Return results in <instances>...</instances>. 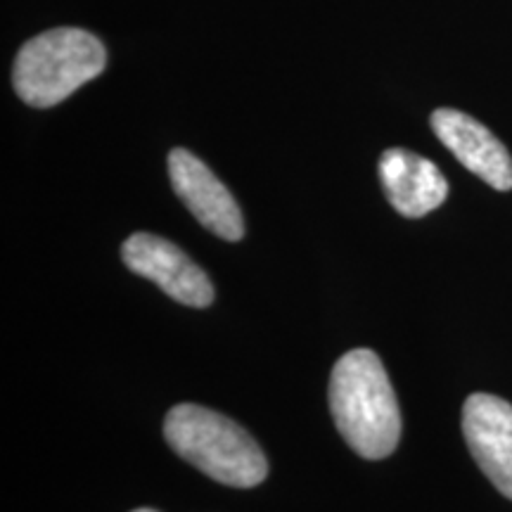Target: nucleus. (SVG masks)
Returning a JSON list of instances; mask_svg holds the SVG:
<instances>
[{
  "instance_id": "20e7f679",
  "label": "nucleus",
  "mask_w": 512,
  "mask_h": 512,
  "mask_svg": "<svg viewBox=\"0 0 512 512\" xmlns=\"http://www.w3.org/2000/svg\"><path fill=\"white\" fill-rule=\"evenodd\" d=\"M121 259L136 275L157 283L171 299L204 309L214 302V285L181 247L152 233H133L121 247Z\"/></svg>"
},
{
  "instance_id": "1a4fd4ad",
  "label": "nucleus",
  "mask_w": 512,
  "mask_h": 512,
  "mask_svg": "<svg viewBox=\"0 0 512 512\" xmlns=\"http://www.w3.org/2000/svg\"><path fill=\"white\" fill-rule=\"evenodd\" d=\"M133 512H157V510H150V508H138V510H133Z\"/></svg>"
},
{
  "instance_id": "6e6552de",
  "label": "nucleus",
  "mask_w": 512,
  "mask_h": 512,
  "mask_svg": "<svg viewBox=\"0 0 512 512\" xmlns=\"http://www.w3.org/2000/svg\"><path fill=\"white\" fill-rule=\"evenodd\" d=\"M380 181L387 200L406 219L427 216L448 197V183L439 166L403 147L380 157Z\"/></svg>"
},
{
  "instance_id": "0eeeda50",
  "label": "nucleus",
  "mask_w": 512,
  "mask_h": 512,
  "mask_svg": "<svg viewBox=\"0 0 512 512\" xmlns=\"http://www.w3.org/2000/svg\"><path fill=\"white\" fill-rule=\"evenodd\" d=\"M432 131L467 171L482 178L494 190H512V157L501 140L470 114L441 107L434 110Z\"/></svg>"
},
{
  "instance_id": "7ed1b4c3",
  "label": "nucleus",
  "mask_w": 512,
  "mask_h": 512,
  "mask_svg": "<svg viewBox=\"0 0 512 512\" xmlns=\"http://www.w3.org/2000/svg\"><path fill=\"white\" fill-rule=\"evenodd\" d=\"M107 67L105 46L91 31L60 27L43 31L17 53L12 83L31 107H53Z\"/></svg>"
},
{
  "instance_id": "f03ea898",
  "label": "nucleus",
  "mask_w": 512,
  "mask_h": 512,
  "mask_svg": "<svg viewBox=\"0 0 512 512\" xmlns=\"http://www.w3.org/2000/svg\"><path fill=\"white\" fill-rule=\"evenodd\" d=\"M164 434L178 456L219 484L252 489L268 475V460L252 434L211 408L178 403L166 413Z\"/></svg>"
},
{
  "instance_id": "39448f33",
  "label": "nucleus",
  "mask_w": 512,
  "mask_h": 512,
  "mask_svg": "<svg viewBox=\"0 0 512 512\" xmlns=\"http://www.w3.org/2000/svg\"><path fill=\"white\" fill-rule=\"evenodd\" d=\"M169 176L176 195L209 233L228 242L242 240L245 223L238 202L200 157L178 147L169 155Z\"/></svg>"
},
{
  "instance_id": "f257e3e1",
  "label": "nucleus",
  "mask_w": 512,
  "mask_h": 512,
  "mask_svg": "<svg viewBox=\"0 0 512 512\" xmlns=\"http://www.w3.org/2000/svg\"><path fill=\"white\" fill-rule=\"evenodd\" d=\"M330 413L339 434L361 458L380 460L394 453L401 439V411L375 351L354 349L335 363Z\"/></svg>"
},
{
  "instance_id": "423d86ee",
  "label": "nucleus",
  "mask_w": 512,
  "mask_h": 512,
  "mask_svg": "<svg viewBox=\"0 0 512 512\" xmlns=\"http://www.w3.org/2000/svg\"><path fill=\"white\" fill-rule=\"evenodd\" d=\"M463 434L479 470L512 501V403L484 392L467 396Z\"/></svg>"
}]
</instances>
